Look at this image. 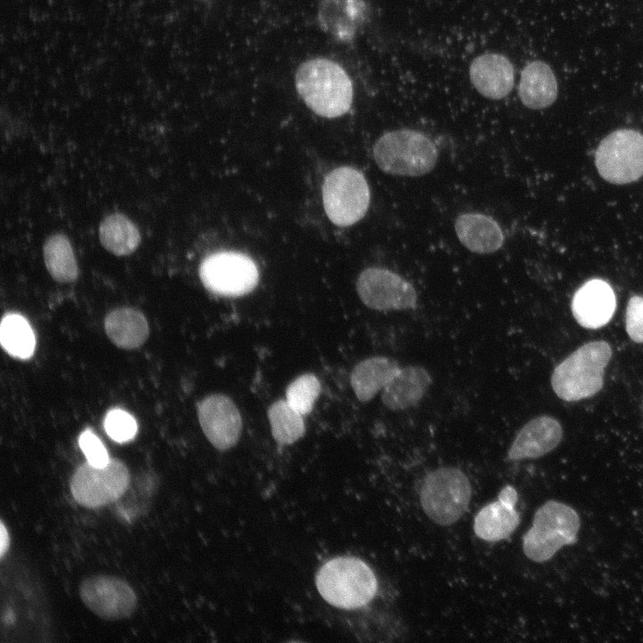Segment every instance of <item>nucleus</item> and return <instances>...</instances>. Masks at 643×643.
<instances>
[{
  "label": "nucleus",
  "mask_w": 643,
  "mask_h": 643,
  "mask_svg": "<svg viewBox=\"0 0 643 643\" xmlns=\"http://www.w3.org/2000/svg\"><path fill=\"white\" fill-rule=\"evenodd\" d=\"M615 306V295L611 286L605 280L595 279L576 291L572 301V313L582 327L597 329L611 320Z\"/></svg>",
  "instance_id": "nucleus-14"
},
{
  "label": "nucleus",
  "mask_w": 643,
  "mask_h": 643,
  "mask_svg": "<svg viewBox=\"0 0 643 643\" xmlns=\"http://www.w3.org/2000/svg\"><path fill=\"white\" fill-rule=\"evenodd\" d=\"M79 596L85 605L104 620L129 618L137 607V596L122 579L110 575H94L79 585Z\"/></svg>",
  "instance_id": "nucleus-12"
},
{
  "label": "nucleus",
  "mask_w": 643,
  "mask_h": 643,
  "mask_svg": "<svg viewBox=\"0 0 643 643\" xmlns=\"http://www.w3.org/2000/svg\"><path fill=\"white\" fill-rule=\"evenodd\" d=\"M322 202L329 219L346 227L360 221L370 205V188L363 174L348 166L330 171L322 185Z\"/></svg>",
  "instance_id": "nucleus-7"
},
{
  "label": "nucleus",
  "mask_w": 643,
  "mask_h": 643,
  "mask_svg": "<svg viewBox=\"0 0 643 643\" xmlns=\"http://www.w3.org/2000/svg\"><path fill=\"white\" fill-rule=\"evenodd\" d=\"M626 331L637 343H643V297L631 296L626 309Z\"/></svg>",
  "instance_id": "nucleus-31"
},
{
  "label": "nucleus",
  "mask_w": 643,
  "mask_h": 643,
  "mask_svg": "<svg viewBox=\"0 0 643 643\" xmlns=\"http://www.w3.org/2000/svg\"><path fill=\"white\" fill-rule=\"evenodd\" d=\"M79 445L87 461L93 466L104 467L110 462L108 452L99 439L91 430H84L79 438Z\"/></svg>",
  "instance_id": "nucleus-30"
},
{
  "label": "nucleus",
  "mask_w": 643,
  "mask_h": 643,
  "mask_svg": "<svg viewBox=\"0 0 643 643\" xmlns=\"http://www.w3.org/2000/svg\"><path fill=\"white\" fill-rule=\"evenodd\" d=\"M129 472L118 459H111L104 467H96L88 462L74 472L70 488L79 505L96 508L119 499L128 489Z\"/></svg>",
  "instance_id": "nucleus-9"
},
{
  "label": "nucleus",
  "mask_w": 643,
  "mask_h": 643,
  "mask_svg": "<svg viewBox=\"0 0 643 643\" xmlns=\"http://www.w3.org/2000/svg\"><path fill=\"white\" fill-rule=\"evenodd\" d=\"M199 276L210 291L222 296H241L258 283V269L247 255L236 252H218L201 263Z\"/></svg>",
  "instance_id": "nucleus-10"
},
{
  "label": "nucleus",
  "mask_w": 643,
  "mask_h": 643,
  "mask_svg": "<svg viewBox=\"0 0 643 643\" xmlns=\"http://www.w3.org/2000/svg\"><path fill=\"white\" fill-rule=\"evenodd\" d=\"M472 497L467 476L455 467H439L429 472L420 491L421 505L428 517L447 526L457 522Z\"/></svg>",
  "instance_id": "nucleus-6"
},
{
  "label": "nucleus",
  "mask_w": 643,
  "mask_h": 643,
  "mask_svg": "<svg viewBox=\"0 0 643 643\" xmlns=\"http://www.w3.org/2000/svg\"><path fill=\"white\" fill-rule=\"evenodd\" d=\"M10 546V537L7 529L3 521L0 523V557L3 558L8 551Z\"/></svg>",
  "instance_id": "nucleus-32"
},
{
  "label": "nucleus",
  "mask_w": 643,
  "mask_h": 643,
  "mask_svg": "<svg viewBox=\"0 0 643 643\" xmlns=\"http://www.w3.org/2000/svg\"><path fill=\"white\" fill-rule=\"evenodd\" d=\"M373 158L384 172L416 177L430 172L436 165L438 150L424 134L413 129H397L380 136L373 146Z\"/></svg>",
  "instance_id": "nucleus-4"
},
{
  "label": "nucleus",
  "mask_w": 643,
  "mask_h": 643,
  "mask_svg": "<svg viewBox=\"0 0 643 643\" xmlns=\"http://www.w3.org/2000/svg\"><path fill=\"white\" fill-rule=\"evenodd\" d=\"M46 267L51 277L61 283L75 281L79 267L69 238L61 233L49 236L43 246Z\"/></svg>",
  "instance_id": "nucleus-24"
},
{
  "label": "nucleus",
  "mask_w": 643,
  "mask_h": 643,
  "mask_svg": "<svg viewBox=\"0 0 643 643\" xmlns=\"http://www.w3.org/2000/svg\"><path fill=\"white\" fill-rule=\"evenodd\" d=\"M562 437L563 430L557 420L547 415L536 417L519 430L507 457L511 461L540 457L555 448Z\"/></svg>",
  "instance_id": "nucleus-16"
},
{
  "label": "nucleus",
  "mask_w": 643,
  "mask_h": 643,
  "mask_svg": "<svg viewBox=\"0 0 643 643\" xmlns=\"http://www.w3.org/2000/svg\"><path fill=\"white\" fill-rule=\"evenodd\" d=\"M430 383V374L424 367L420 365L400 367L382 389V403L392 411L414 406L422 399Z\"/></svg>",
  "instance_id": "nucleus-18"
},
{
  "label": "nucleus",
  "mask_w": 643,
  "mask_h": 643,
  "mask_svg": "<svg viewBox=\"0 0 643 643\" xmlns=\"http://www.w3.org/2000/svg\"><path fill=\"white\" fill-rule=\"evenodd\" d=\"M316 588L330 605L342 609H356L367 605L378 590L372 569L355 556H338L320 567Z\"/></svg>",
  "instance_id": "nucleus-2"
},
{
  "label": "nucleus",
  "mask_w": 643,
  "mask_h": 643,
  "mask_svg": "<svg viewBox=\"0 0 643 643\" xmlns=\"http://www.w3.org/2000/svg\"><path fill=\"white\" fill-rule=\"evenodd\" d=\"M611 356V347L604 340L583 345L555 368L551 376L553 390L565 401L594 396L602 388L605 368Z\"/></svg>",
  "instance_id": "nucleus-3"
},
{
  "label": "nucleus",
  "mask_w": 643,
  "mask_h": 643,
  "mask_svg": "<svg viewBox=\"0 0 643 643\" xmlns=\"http://www.w3.org/2000/svg\"><path fill=\"white\" fill-rule=\"evenodd\" d=\"M356 291L362 302L377 311H404L417 305L413 286L395 271L369 267L359 274Z\"/></svg>",
  "instance_id": "nucleus-11"
},
{
  "label": "nucleus",
  "mask_w": 643,
  "mask_h": 643,
  "mask_svg": "<svg viewBox=\"0 0 643 643\" xmlns=\"http://www.w3.org/2000/svg\"><path fill=\"white\" fill-rule=\"evenodd\" d=\"M322 391L318 377L305 372L296 377L286 388L287 401L300 413H309Z\"/></svg>",
  "instance_id": "nucleus-28"
},
{
  "label": "nucleus",
  "mask_w": 643,
  "mask_h": 643,
  "mask_svg": "<svg viewBox=\"0 0 643 643\" xmlns=\"http://www.w3.org/2000/svg\"><path fill=\"white\" fill-rule=\"evenodd\" d=\"M580 518L571 506L549 500L535 513L530 529L523 535L526 556L538 563L549 560L564 546L575 542Z\"/></svg>",
  "instance_id": "nucleus-5"
},
{
  "label": "nucleus",
  "mask_w": 643,
  "mask_h": 643,
  "mask_svg": "<svg viewBox=\"0 0 643 643\" xmlns=\"http://www.w3.org/2000/svg\"><path fill=\"white\" fill-rule=\"evenodd\" d=\"M473 87L483 96L498 100L505 97L514 84V70L505 55L487 53L477 56L470 65Z\"/></svg>",
  "instance_id": "nucleus-17"
},
{
  "label": "nucleus",
  "mask_w": 643,
  "mask_h": 643,
  "mask_svg": "<svg viewBox=\"0 0 643 643\" xmlns=\"http://www.w3.org/2000/svg\"><path fill=\"white\" fill-rule=\"evenodd\" d=\"M108 436L116 442L131 440L138 432V424L134 417L121 409L109 411L104 421Z\"/></svg>",
  "instance_id": "nucleus-29"
},
{
  "label": "nucleus",
  "mask_w": 643,
  "mask_h": 643,
  "mask_svg": "<svg viewBox=\"0 0 643 643\" xmlns=\"http://www.w3.org/2000/svg\"><path fill=\"white\" fill-rule=\"evenodd\" d=\"M196 413L201 429L218 450L225 451L238 441L243 421L234 401L222 393H212L197 404Z\"/></svg>",
  "instance_id": "nucleus-13"
},
{
  "label": "nucleus",
  "mask_w": 643,
  "mask_h": 643,
  "mask_svg": "<svg viewBox=\"0 0 643 643\" xmlns=\"http://www.w3.org/2000/svg\"><path fill=\"white\" fill-rule=\"evenodd\" d=\"M400 369L398 363L388 356L374 355L357 363L350 375V383L361 402L372 400Z\"/></svg>",
  "instance_id": "nucleus-21"
},
{
  "label": "nucleus",
  "mask_w": 643,
  "mask_h": 643,
  "mask_svg": "<svg viewBox=\"0 0 643 643\" xmlns=\"http://www.w3.org/2000/svg\"><path fill=\"white\" fill-rule=\"evenodd\" d=\"M99 239L108 252L123 256L132 254L138 247L141 236L130 219L123 213H114L101 221Z\"/></svg>",
  "instance_id": "nucleus-23"
},
{
  "label": "nucleus",
  "mask_w": 643,
  "mask_h": 643,
  "mask_svg": "<svg viewBox=\"0 0 643 643\" xmlns=\"http://www.w3.org/2000/svg\"><path fill=\"white\" fill-rule=\"evenodd\" d=\"M556 78L545 62H530L522 70L518 93L522 104L530 109L551 105L557 97Z\"/></svg>",
  "instance_id": "nucleus-22"
},
{
  "label": "nucleus",
  "mask_w": 643,
  "mask_h": 643,
  "mask_svg": "<svg viewBox=\"0 0 643 643\" xmlns=\"http://www.w3.org/2000/svg\"><path fill=\"white\" fill-rule=\"evenodd\" d=\"M455 229L460 242L473 253H494L504 243V234L499 224L483 213L460 214L455 220Z\"/></svg>",
  "instance_id": "nucleus-19"
},
{
  "label": "nucleus",
  "mask_w": 643,
  "mask_h": 643,
  "mask_svg": "<svg viewBox=\"0 0 643 643\" xmlns=\"http://www.w3.org/2000/svg\"><path fill=\"white\" fill-rule=\"evenodd\" d=\"M271 431L275 441L281 445H291L305 433L303 414L296 410L287 399L274 401L267 409Z\"/></svg>",
  "instance_id": "nucleus-26"
},
{
  "label": "nucleus",
  "mask_w": 643,
  "mask_h": 643,
  "mask_svg": "<svg viewBox=\"0 0 643 643\" xmlns=\"http://www.w3.org/2000/svg\"><path fill=\"white\" fill-rule=\"evenodd\" d=\"M596 166L614 184L633 182L643 175V135L622 129L606 136L596 152Z\"/></svg>",
  "instance_id": "nucleus-8"
},
{
  "label": "nucleus",
  "mask_w": 643,
  "mask_h": 643,
  "mask_svg": "<svg viewBox=\"0 0 643 643\" xmlns=\"http://www.w3.org/2000/svg\"><path fill=\"white\" fill-rule=\"evenodd\" d=\"M104 331L116 347L131 350L142 346L149 336L145 314L132 307H119L104 317Z\"/></svg>",
  "instance_id": "nucleus-20"
},
{
  "label": "nucleus",
  "mask_w": 643,
  "mask_h": 643,
  "mask_svg": "<svg viewBox=\"0 0 643 643\" xmlns=\"http://www.w3.org/2000/svg\"><path fill=\"white\" fill-rule=\"evenodd\" d=\"M0 342L12 356L27 359L35 350L36 338L29 322L17 313L5 314L0 325Z\"/></svg>",
  "instance_id": "nucleus-27"
},
{
  "label": "nucleus",
  "mask_w": 643,
  "mask_h": 643,
  "mask_svg": "<svg viewBox=\"0 0 643 643\" xmlns=\"http://www.w3.org/2000/svg\"><path fill=\"white\" fill-rule=\"evenodd\" d=\"M296 88L305 104L316 114L336 118L351 107L353 86L346 71L326 58L308 60L297 68Z\"/></svg>",
  "instance_id": "nucleus-1"
},
{
  "label": "nucleus",
  "mask_w": 643,
  "mask_h": 643,
  "mask_svg": "<svg viewBox=\"0 0 643 643\" xmlns=\"http://www.w3.org/2000/svg\"><path fill=\"white\" fill-rule=\"evenodd\" d=\"M361 0H322L319 9L321 25L340 39L349 38L355 33L359 17Z\"/></svg>",
  "instance_id": "nucleus-25"
},
{
  "label": "nucleus",
  "mask_w": 643,
  "mask_h": 643,
  "mask_svg": "<svg viewBox=\"0 0 643 643\" xmlns=\"http://www.w3.org/2000/svg\"><path fill=\"white\" fill-rule=\"evenodd\" d=\"M518 499L516 490L505 487L498 499L484 507L474 518L475 534L486 541H499L508 538L520 523V514L514 506Z\"/></svg>",
  "instance_id": "nucleus-15"
}]
</instances>
